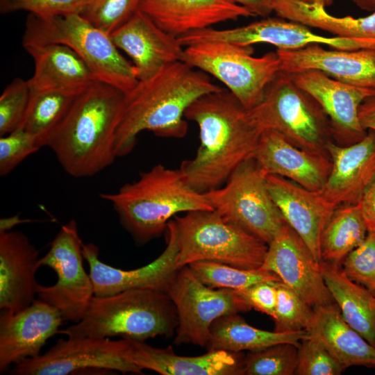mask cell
<instances>
[{"mask_svg":"<svg viewBox=\"0 0 375 375\" xmlns=\"http://www.w3.org/2000/svg\"><path fill=\"white\" fill-rule=\"evenodd\" d=\"M267 245L260 268L276 274L312 308L334 303L322 275L321 262L287 223Z\"/></svg>","mask_w":375,"mask_h":375,"instance_id":"obj_15","label":"cell"},{"mask_svg":"<svg viewBox=\"0 0 375 375\" xmlns=\"http://www.w3.org/2000/svg\"><path fill=\"white\" fill-rule=\"evenodd\" d=\"M34 62L28 80L31 90H63L81 92L96 78L82 58L60 44L23 46Z\"/></svg>","mask_w":375,"mask_h":375,"instance_id":"obj_27","label":"cell"},{"mask_svg":"<svg viewBox=\"0 0 375 375\" xmlns=\"http://www.w3.org/2000/svg\"><path fill=\"white\" fill-rule=\"evenodd\" d=\"M358 117L360 123L365 131H375V96L362 103L358 110Z\"/></svg>","mask_w":375,"mask_h":375,"instance_id":"obj_46","label":"cell"},{"mask_svg":"<svg viewBox=\"0 0 375 375\" xmlns=\"http://www.w3.org/2000/svg\"><path fill=\"white\" fill-rule=\"evenodd\" d=\"M63 320L55 307L40 299L18 312L1 310L0 372L40 355L46 342L58 333Z\"/></svg>","mask_w":375,"mask_h":375,"instance_id":"obj_18","label":"cell"},{"mask_svg":"<svg viewBox=\"0 0 375 375\" xmlns=\"http://www.w3.org/2000/svg\"><path fill=\"white\" fill-rule=\"evenodd\" d=\"M269 194L285 222L301 237L319 262L322 233L337 206L319 191L276 175L267 176Z\"/></svg>","mask_w":375,"mask_h":375,"instance_id":"obj_20","label":"cell"},{"mask_svg":"<svg viewBox=\"0 0 375 375\" xmlns=\"http://www.w3.org/2000/svg\"><path fill=\"white\" fill-rule=\"evenodd\" d=\"M253 53L252 46L208 41L185 47L183 62L216 78L249 110L262 101L267 86L281 71L276 51L260 57Z\"/></svg>","mask_w":375,"mask_h":375,"instance_id":"obj_9","label":"cell"},{"mask_svg":"<svg viewBox=\"0 0 375 375\" xmlns=\"http://www.w3.org/2000/svg\"><path fill=\"white\" fill-rule=\"evenodd\" d=\"M267 176L251 158L237 167L224 185L203 194L226 221L268 244L286 222L269 194Z\"/></svg>","mask_w":375,"mask_h":375,"instance_id":"obj_10","label":"cell"},{"mask_svg":"<svg viewBox=\"0 0 375 375\" xmlns=\"http://www.w3.org/2000/svg\"><path fill=\"white\" fill-rule=\"evenodd\" d=\"M188 45L208 41H224L243 46L265 43L277 49L296 50L317 44L335 49L355 50L375 47V39L318 35L306 25L281 17H264L244 26L228 29L212 27L185 36Z\"/></svg>","mask_w":375,"mask_h":375,"instance_id":"obj_14","label":"cell"},{"mask_svg":"<svg viewBox=\"0 0 375 375\" xmlns=\"http://www.w3.org/2000/svg\"><path fill=\"white\" fill-rule=\"evenodd\" d=\"M253 158L267 175L284 177L314 191L323 188L332 169L324 153L300 148L273 130L261 133Z\"/></svg>","mask_w":375,"mask_h":375,"instance_id":"obj_21","label":"cell"},{"mask_svg":"<svg viewBox=\"0 0 375 375\" xmlns=\"http://www.w3.org/2000/svg\"><path fill=\"white\" fill-rule=\"evenodd\" d=\"M165 292L177 311L174 343L178 345L206 347L210 328L217 319L251 310L236 290L204 285L188 265L176 271Z\"/></svg>","mask_w":375,"mask_h":375,"instance_id":"obj_11","label":"cell"},{"mask_svg":"<svg viewBox=\"0 0 375 375\" xmlns=\"http://www.w3.org/2000/svg\"><path fill=\"white\" fill-rule=\"evenodd\" d=\"M63 90H31L27 111L21 127L45 147L79 93Z\"/></svg>","mask_w":375,"mask_h":375,"instance_id":"obj_33","label":"cell"},{"mask_svg":"<svg viewBox=\"0 0 375 375\" xmlns=\"http://www.w3.org/2000/svg\"><path fill=\"white\" fill-rule=\"evenodd\" d=\"M278 17L326 31L340 38L375 39V10L364 17H335L325 7L299 0H274Z\"/></svg>","mask_w":375,"mask_h":375,"instance_id":"obj_31","label":"cell"},{"mask_svg":"<svg viewBox=\"0 0 375 375\" xmlns=\"http://www.w3.org/2000/svg\"><path fill=\"white\" fill-rule=\"evenodd\" d=\"M41 148L36 138L19 127L0 138V176L10 174L25 158Z\"/></svg>","mask_w":375,"mask_h":375,"instance_id":"obj_42","label":"cell"},{"mask_svg":"<svg viewBox=\"0 0 375 375\" xmlns=\"http://www.w3.org/2000/svg\"><path fill=\"white\" fill-rule=\"evenodd\" d=\"M326 150L332 169L319 192L337 207L358 204L375 178V131L369 130L361 140L349 145L329 140Z\"/></svg>","mask_w":375,"mask_h":375,"instance_id":"obj_22","label":"cell"},{"mask_svg":"<svg viewBox=\"0 0 375 375\" xmlns=\"http://www.w3.org/2000/svg\"><path fill=\"white\" fill-rule=\"evenodd\" d=\"M297 353L298 347L288 342L249 351L244 356L243 374H295Z\"/></svg>","mask_w":375,"mask_h":375,"instance_id":"obj_35","label":"cell"},{"mask_svg":"<svg viewBox=\"0 0 375 375\" xmlns=\"http://www.w3.org/2000/svg\"><path fill=\"white\" fill-rule=\"evenodd\" d=\"M368 229L359 203L335 209L320 238L322 262L339 265L366 238Z\"/></svg>","mask_w":375,"mask_h":375,"instance_id":"obj_32","label":"cell"},{"mask_svg":"<svg viewBox=\"0 0 375 375\" xmlns=\"http://www.w3.org/2000/svg\"><path fill=\"white\" fill-rule=\"evenodd\" d=\"M128 340L110 338L60 339L43 354L26 358L10 371L15 375H67L86 371L142 374L127 358Z\"/></svg>","mask_w":375,"mask_h":375,"instance_id":"obj_13","label":"cell"},{"mask_svg":"<svg viewBox=\"0 0 375 375\" xmlns=\"http://www.w3.org/2000/svg\"><path fill=\"white\" fill-rule=\"evenodd\" d=\"M167 247L149 264L132 270L107 265L99 258V248L93 243L83 244V255L88 263L94 296L105 297L133 289L166 290L175 274L178 246L173 219L167 224Z\"/></svg>","mask_w":375,"mask_h":375,"instance_id":"obj_17","label":"cell"},{"mask_svg":"<svg viewBox=\"0 0 375 375\" xmlns=\"http://www.w3.org/2000/svg\"><path fill=\"white\" fill-rule=\"evenodd\" d=\"M122 226L140 244L160 237L181 212L213 210L203 193L191 188L181 170L157 164L115 193H100Z\"/></svg>","mask_w":375,"mask_h":375,"instance_id":"obj_4","label":"cell"},{"mask_svg":"<svg viewBox=\"0 0 375 375\" xmlns=\"http://www.w3.org/2000/svg\"><path fill=\"white\" fill-rule=\"evenodd\" d=\"M313 310L308 335L320 342L345 368H375V347L346 322L335 302Z\"/></svg>","mask_w":375,"mask_h":375,"instance_id":"obj_28","label":"cell"},{"mask_svg":"<svg viewBox=\"0 0 375 375\" xmlns=\"http://www.w3.org/2000/svg\"><path fill=\"white\" fill-rule=\"evenodd\" d=\"M31 96L28 80L14 78L0 97V136L6 135L21 127Z\"/></svg>","mask_w":375,"mask_h":375,"instance_id":"obj_38","label":"cell"},{"mask_svg":"<svg viewBox=\"0 0 375 375\" xmlns=\"http://www.w3.org/2000/svg\"><path fill=\"white\" fill-rule=\"evenodd\" d=\"M321 269L344 319L375 347V294L351 280L339 265L321 262Z\"/></svg>","mask_w":375,"mask_h":375,"instance_id":"obj_29","label":"cell"},{"mask_svg":"<svg viewBox=\"0 0 375 375\" xmlns=\"http://www.w3.org/2000/svg\"><path fill=\"white\" fill-rule=\"evenodd\" d=\"M243 6L254 16L267 17L274 12V0H232Z\"/></svg>","mask_w":375,"mask_h":375,"instance_id":"obj_45","label":"cell"},{"mask_svg":"<svg viewBox=\"0 0 375 375\" xmlns=\"http://www.w3.org/2000/svg\"><path fill=\"white\" fill-rule=\"evenodd\" d=\"M139 10L177 38L221 22L254 17L232 0H142Z\"/></svg>","mask_w":375,"mask_h":375,"instance_id":"obj_25","label":"cell"},{"mask_svg":"<svg viewBox=\"0 0 375 375\" xmlns=\"http://www.w3.org/2000/svg\"><path fill=\"white\" fill-rule=\"evenodd\" d=\"M185 118L197 124L200 144L179 169L188 184L201 193L221 187L237 167L253 158L262 132L249 110L223 88L198 98Z\"/></svg>","mask_w":375,"mask_h":375,"instance_id":"obj_1","label":"cell"},{"mask_svg":"<svg viewBox=\"0 0 375 375\" xmlns=\"http://www.w3.org/2000/svg\"><path fill=\"white\" fill-rule=\"evenodd\" d=\"M83 242L74 220L63 225L39 260L40 266L51 268L57 281L51 286L38 284V299L55 307L64 320L78 322L94 296L93 284L84 269Z\"/></svg>","mask_w":375,"mask_h":375,"instance_id":"obj_12","label":"cell"},{"mask_svg":"<svg viewBox=\"0 0 375 375\" xmlns=\"http://www.w3.org/2000/svg\"><path fill=\"white\" fill-rule=\"evenodd\" d=\"M306 3L317 4L324 7H328L333 4L334 0H299Z\"/></svg>","mask_w":375,"mask_h":375,"instance_id":"obj_49","label":"cell"},{"mask_svg":"<svg viewBox=\"0 0 375 375\" xmlns=\"http://www.w3.org/2000/svg\"><path fill=\"white\" fill-rule=\"evenodd\" d=\"M358 203L368 231L375 232V178L365 191Z\"/></svg>","mask_w":375,"mask_h":375,"instance_id":"obj_44","label":"cell"},{"mask_svg":"<svg viewBox=\"0 0 375 375\" xmlns=\"http://www.w3.org/2000/svg\"><path fill=\"white\" fill-rule=\"evenodd\" d=\"M26 222H30V220L22 219L17 215L1 218L0 219V233L9 231L15 226Z\"/></svg>","mask_w":375,"mask_h":375,"instance_id":"obj_47","label":"cell"},{"mask_svg":"<svg viewBox=\"0 0 375 375\" xmlns=\"http://www.w3.org/2000/svg\"><path fill=\"white\" fill-rule=\"evenodd\" d=\"M375 294V291L372 292Z\"/></svg>","mask_w":375,"mask_h":375,"instance_id":"obj_50","label":"cell"},{"mask_svg":"<svg viewBox=\"0 0 375 375\" xmlns=\"http://www.w3.org/2000/svg\"><path fill=\"white\" fill-rule=\"evenodd\" d=\"M308 335L306 331L277 332L259 329L249 324L238 313H235L223 315L212 324L206 347L208 351L238 353L285 342L299 347L301 341Z\"/></svg>","mask_w":375,"mask_h":375,"instance_id":"obj_30","label":"cell"},{"mask_svg":"<svg viewBox=\"0 0 375 375\" xmlns=\"http://www.w3.org/2000/svg\"><path fill=\"white\" fill-rule=\"evenodd\" d=\"M60 44L74 50L97 81L128 93L138 82L135 69L109 34L80 14L44 18L28 14L22 45Z\"/></svg>","mask_w":375,"mask_h":375,"instance_id":"obj_6","label":"cell"},{"mask_svg":"<svg viewBox=\"0 0 375 375\" xmlns=\"http://www.w3.org/2000/svg\"><path fill=\"white\" fill-rule=\"evenodd\" d=\"M173 222L178 246L176 269L200 260L247 269H258L264 262L267 244L215 210L188 212Z\"/></svg>","mask_w":375,"mask_h":375,"instance_id":"obj_7","label":"cell"},{"mask_svg":"<svg viewBox=\"0 0 375 375\" xmlns=\"http://www.w3.org/2000/svg\"><path fill=\"white\" fill-rule=\"evenodd\" d=\"M249 111L262 131H277L308 151L324 153L332 135L328 118L318 103L282 71L267 86L262 101Z\"/></svg>","mask_w":375,"mask_h":375,"instance_id":"obj_8","label":"cell"},{"mask_svg":"<svg viewBox=\"0 0 375 375\" xmlns=\"http://www.w3.org/2000/svg\"><path fill=\"white\" fill-rule=\"evenodd\" d=\"M277 300L273 319L274 331L294 332L307 331L314 310L294 291L282 281H275Z\"/></svg>","mask_w":375,"mask_h":375,"instance_id":"obj_36","label":"cell"},{"mask_svg":"<svg viewBox=\"0 0 375 375\" xmlns=\"http://www.w3.org/2000/svg\"><path fill=\"white\" fill-rule=\"evenodd\" d=\"M361 10L373 12L375 10V0H353Z\"/></svg>","mask_w":375,"mask_h":375,"instance_id":"obj_48","label":"cell"},{"mask_svg":"<svg viewBox=\"0 0 375 375\" xmlns=\"http://www.w3.org/2000/svg\"><path fill=\"white\" fill-rule=\"evenodd\" d=\"M110 35L133 60L138 81L153 76L169 64L183 61L185 47L178 38L140 10Z\"/></svg>","mask_w":375,"mask_h":375,"instance_id":"obj_19","label":"cell"},{"mask_svg":"<svg viewBox=\"0 0 375 375\" xmlns=\"http://www.w3.org/2000/svg\"><path fill=\"white\" fill-rule=\"evenodd\" d=\"M274 282H259L236 291L251 309L253 308L273 318L277 300Z\"/></svg>","mask_w":375,"mask_h":375,"instance_id":"obj_43","label":"cell"},{"mask_svg":"<svg viewBox=\"0 0 375 375\" xmlns=\"http://www.w3.org/2000/svg\"><path fill=\"white\" fill-rule=\"evenodd\" d=\"M39 251L19 231L0 233V308L20 311L35 300Z\"/></svg>","mask_w":375,"mask_h":375,"instance_id":"obj_24","label":"cell"},{"mask_svg":"<svg viewBox=\"0 0 375 375\" xmlns=\"http://www.w3.org/2000/svg\"><path fill=\"white\" fill-rule=\"evenodd\" d=\"M195 276L212 288L242 290L262 281H281L274 273L262 268L247 269L222 262L200 260L188 265Z\"/></svg>","mask_w":375,"mask_h":375,"instance_id":"obj_34","label":"cell"},{"mask_svg":"<svg viewBox=\"0 0 375 375\" xmlns=\"http://www.w3.org/2000/svg\"><path fill=\"white\" fill-rule=\"evenodd\" d=\"M342 265L351 280L375 291V232L368 231L365 240L344 258Z\"/></svg>","mask_w":375,"mask_h":375,"instance_id":"obj_40","label":"cell"},{"mask_svg":"<svg viewBox=\"0 0 375 375\" xmlns=\"http://www.w3.org/2000/svg\"><path fill=\"white\" fill-rule=\"evenodd\" d=\"M276 52L281 71L288 74L318 70L347 84L375 89V47L328 50L314 44Z\"/></svg>","mask_w":375,"mask_h":375,"instance_id":"obj_23","label":"cell"},{"mask_svg":"<svg viewBox=\"0 0 375 375\" xmlns=\"http://www.w3.org/2000/svg\"><path fill=\"white\" fill-rule=\"evenodd\" d=\"M124 101L125 93L98 81L77 94L47 144L67 174L90 177L114 162Z\"/></svg>","mask_w":375,"mask_h":375,"instance_id":"obj_3","label":"cell"},{"mask_svg":"<svg viewBox=\"0 0 375 375\" xmlns=\"http://www.w3.org/2000/svg\"><path fill=\"white\" fill-rule=\"evenodd\" d=\"M222 88L210 76L183 61L169 64L125 94L115 142L117 157L134 149L137 137L149 131L162 138H182L188 133L187 108L200 97Z\"/></svg>","mask_w":375,"mask_h":375,"instance_id":"obj_2","label":"cell"},{"mask_svg":"<svg viewBox=\"0 0 375 375\" xmlns=\"http://www.w3.org/2000/svg\"><path fill=\"white\" fill-rule=\"evenodd\" d=\"M92 0H0V12L26 11L36 16L51 18L81 14Z\"/></svg>","mask_w":375,"mask_h":375,"instance_id":"obj_41","label":"cell"},{"mask_svg":"<svg viewBox=\"0 0 375 375\" xmlns=\"http://www.w3.org/2000/svg\"><path fill=\"white\" fill-rule=\"evenodd\" d=\"M289 74L322 108L328 118L332 136L349 145L367 135L360 123L358 110L364 101L375 96V89L347 84L318 70Z\"/></svg>","mask_w":375,"mask_h":375,"instance_id":"obj_16","label":"cell"},{"mask_svg":"<svg viewBox=\"0 0 375 375\" xmlns=\"http://www.w3.org/2000/svg\"><path fill=\"white\" fill-rule=\"evenodd\" d=\"M345 369L315 338L308 335L301 341L298 347L295 374L339 375Z\"/></svg>","mask_w":375,"mask_h":375,"instance_id":"obj_39","label":"cell"},{"mask_svg":"<svg viewBox=\"0 0 375 375\" xmlns=\"http://www.w3.org/2000/svg\"><path fill=\"white\" fill-rule=\"evenodd\" d=\"M178 324L176 307L166 292L133 289L94 296L83 317L58 333L71 338L120 336L145 341L172 336Z\"/></svg>","mask_w":375,"mask_h":375,"instance_id":"obj_5","label":"cell"},{"mask_svg":"<svg viewBox=\"0 0 375 375\" xmlns=\"http://www.w3.org/2000/svg\"><path fill=\"white\" fill-rule=\"evenodd\" d=\"M128 340L127 358L142 370L162 375L243 374L244 356L241 352L209 350L201 356H183L175 353L172 346L161 349Z\"/></svg>","mask_w":375,"mask_h":375,"instance_id":"obj_26","label":"cell"},{"mask_svg":"<svg viewBox=\"0 0 375 375\" xmlns=\"http://www.w3.org/2000/svg\"><path fill=\"white\" fill-rule=\"evenodd\" d=\"M142 1L92 0L80 15L110 35L139 10Z\"/></svg>","mask_w":375,"mask_h":375,"instance_id":"obj_37","label":"cell"}]
</instances>
